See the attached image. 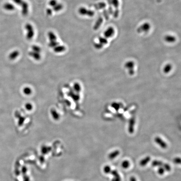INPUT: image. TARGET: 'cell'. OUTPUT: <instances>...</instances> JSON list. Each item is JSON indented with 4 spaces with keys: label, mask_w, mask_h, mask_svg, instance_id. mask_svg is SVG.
I'll return each mask as SVG.
<instances>
[{
    "label": "cell",
    "mask_w": 181,
    "mask_h": 181,
    "mask_svg": "<svg viewBox=\"0 0 181 181\" xmlns=\"http://www.w3.org/2000/svg\"><path fill=\"white\" fill-rule=\"evenodd\" d=\"M112 175H113L114 178H120V176L119 175L118 172L115 170H112L111 171L110 173Z\"/></svg>",
    "instance_id": "d6986e66"
},
{
    "label": "cell",
    "mask_w": 181,
    "mask_h": 181,
    "mask_svg": "<svg viewBox=\"0 0 181 181\" xmlns=\"http://www.w3.org/2000/svg\"><path fill=\"white\" fill-rule=\"evenodd\" d=\"M32 49H33V50L36 52H40L41 50L40 48L38 46H36V45L32 46Z\"/></svg>",
    "instance_id": "f546056e"
},
{
    "label": "cell",
    "mask_w": 181,
    "mask_h": 181,
    "mask_svg": "<svg viewBox=\"0 0 181 181\" xmlns=\"http://www.w3.org/2000/svg\"><path fill=\"white\" fill-rule=\"evenodd\" d=\"M120 153V152L119 150H115L112 153H109L108 156L109 159H113L118 157Z\"/></svg>",
    "instance_id": "9c48e42d"
},
{
    "label": "cell",
    "mask_w": 181,
    "mask_h": 181,
    "mask_svg": "<svg viewBox=\"0 0 181 181\" xmlns=\"http://www.w3.org/2000/svg\"><path fill=\"white\" fill-rule=\"evenodd\" d=\"M25 29L27 31V38L28 40H31L33 37L34 36V32L33 27L32 26V25L30 24H27L25 25Z\"/></svg>",
    "instance_id": "6da1fadb"
},
{
    "label": "cell",
    "mask_w": 181,
    "mask_h": 181,
    "mask_svg": "<svg viewBox=\"0 0 181 181\" xmlns=\"http://www.w3.org/2000/svg\"><path fill=\"white\" fill-rule=\"evenodd\" d=\"M112 3L116 8L118 10V5H119L118 1V0H112Z\"/></svg>",
    "instance_id": "f1b7e54d"
},
{
    "label": "cell",
    "mask_w": 181,
    "mask_h": 181,
    "mask_svg": "<svg viewBox=\"0 0 181 181\" xmlns=\"http://www.w3.org/2000/svg\"><path fill=\"white\" fill-rule=\"evenodd\" d=\"M130 166V163L129 161H127V160H125L124 161H123L122 163V166L123 168L125 169L128 168Z\"/></svg>",
    "instance_id": "e0dca14e"
},
{
    "label": "cell",
    "mask_w": 181,
    "mask_h": 181,
    "mask_svg": "<svg viewBox=\"0 0 181 181\" xmlns=\"http://www.w3.org/2000/svg\"><path fill=\"white\" fill-rule=\"evenodd\" d=\"M150 28V25L147 23H145L141 26V27L138 29V32H146L148 31Z\"/></svg>",
    "instance_id": "52a82bcc"
},
{
    "label": "cell",
    "mask_w": 181,
    "mask_h": 181,
    "mask_svg": "<svg viewBox=\"0 0 181 181\" xmlns=\"http://www.w3.org/2000/svg\"><path fill=\"white\" fill-rule=\"evenodd\" d=\"M20 6H21L22 10L21 13L23 15L27 16L29 12V5L27 3L24 1H23Z\"/></svg>",
    "instance_id": "3957f363"
},
{
    "label": "cell",
    "mask_w": 181,
    "mask_h": 181,
    "mask_svg": "<svg viewBox=\"0 0 181 181\" xmlns=\"http://www.w3.org/2000/svg\"><path fill=\"white\" fill-rule=\"evenodd\" d=\"M172 66L170 64H168L165 66L163 71L165 73H169L170 71L172 69Z\"/></svg>",
    "instance_id": "603a6c76"
},
{
    "label": "cell",
    "mask_w": 181,
    "mask_h": 181,
    "mask_svg": "<svg viewBox=\"0 0 181 181\" xmlns=\"http://www.w3.org/2000/svg\"><path fill=\"white\" fill-rule=\"evenodd\" d=\"M65 49V47L64 46H56L55 48V51L56 52H61L64 50Z\"/></svg>",
    "instance_id": "ac0fdd59"
},
{
    "label": "cell",
    "mask_w": 181,
    "mask_h": 181,
    "mask_svg": "<svg viewBox=\"0 0 181 181\" xmlns=\"http://www.w3.org/2000/svg\"><path fill=\"white\" fill-rule=\"evenodd\" d=\"M63 8V5L61 4H57L55 6L53 7V9L55 11L58 12L61 11Z\"/></svg>",
    "instance_id": "9a60e30c"
},
{
    "label": "cell",
    "mask_w": 181,
    "mask_h": 181,
    "mask_svg": "<svg viewBox=\"0 0 181 181\" xmlns=\"http://www.w3.org/2000/svg\"><path fill=\"white\" fill-rule=\"evenodd\" d=\"M162 167L165 169V170L167 171V172H169L171 170V167L168 163H163Z\"/></svg>",
    "instance_id": "ffe728a7"
},
{
    "label": "cell",
    "mask_w": 181,
    "mask_h": 181,
    "mask_svg": "<svg viewBox=\"0 0 181 181\" xmlns=\"http://www.w3.org/2000/svg\"><path fill=\"white\" fill-rule=\"evenodd\" d=\"M155 141L158 144L161 148L163 149H166L167 148V144L165 142L163 141L159 137H157L155 138Z\"/></svg>",
    "instance_id": "277c9868"
},
{
    "label": "cell",
    "mask_w": 181,
    "mask_h": 181,
    "mask_svg": "<svg viewBox=\"0 0 181 181\" xmlns=\"http://www.w3.org/2000/svg\"><path fill=\"white\" fill-rule=\"evenodd\" d=\"M151 159V157L149 156H147L140 161L139 164L141 166H146L147 163L150 161Z\"/></svg>",
    "instance_id": "8992f818"
},
{
    "label": "cell",
    "mask_w": 181,
    "mask_h": 181,
    "mask_svg": "<svg viewBox=\"0 0 181 181\" xmlns=\"http://www.w3.org/2000/svg\"><path fill=\"white\" fill-rule=\"evenodd\" d=\"M163 163L162 161H158V160H154L152 162V166L153 167L156 166H162L163 165Z\"/></svg>",
    "instance_id": "8fae6325"
},
{
    "label": "cell",
    "mask_w": 181,
    "mask_h": 181,
    "mask_svg": "<svg viewBox=\"0 0 181 181\" xmlns=\"http://www.w3.org/2000/svg\"><path fill=\"white\" fill-rule=\"evenodd\" d=\"M59 45V42H57L56 41H50L49 44V46L50 47H56L57 45Z\"/></svg>",
    "instance_id": "7402d4cb"
},
{
    "label": "cell",
    "mask_w": 181,
    "mask_h": 181,
    "mask_svg": "<svg viewBox=\"0 0 181 181\" xmlns=\"http://www.w3.org/2000/svg\"><path fill=\"white\" fill-rule=\"evenodd\" d=\"M46 13H47V15H51L52 14V9H51L50 8H48L46 10Z\"/></svg>",
    "instance_id": "1f68e13d"
},
{
    "label": "cell",
    "mask_w": 181,
    "mask_h": 181,
    "mask_svg": "<svg viewBox=\"0 0 181 181\" xmlns=\"http://www.w3.org/2000/svg\"><path fill=\"white\" fill-rule=\"evenodd\" d=\"M13 1L15 3H16L17 5H19V6L21 4V3L22 2V1H23V0H13Z\"/></svg>",
    "instance_id": "4dcf8cb0"
},
{
    "label": "cell",
    "mask_w": 181,
    "mask_h": 181,
    "mask_svg": "<svg viewBox=\"0 0 181 181\" xmlns=\"http://www.w3.org/2000/svg\"><path fill=\"white\" fill-rule=\"evenodd\" d=\"M58 3L56 0H50L49 3V6L53 7L55 6V5H56Z\"/></svg>",
    "instance_id": "4316f807"
},
{
    "label": "cell",
    "mask_w": 181,
    "mask_h": 181,
    "mask_svg": "<svg viewBox=\"0 0 181 181\" xmlns=\"http://www.w3.org/2000/svg\"><path fill=\"white\" fill-rule=\"evenodd\" d=\"M106 5L105 3H99V4H98L97 5H96L95 6V8L96 9H101V8H103Z\"/></svg>",
    "instance_id": "cb8c5ba5"
},
{
    "label": "cell",
    "mask_w": 181,
    "mask_h": 181,
    "mask_svg": "<svg viewBox=\"0 0 181 181\" xmlns=\"http://www.w3.org/2000/svg\"><path fill=\"white\" fill-rule=\"evenodd\" d=\"M112 170L111 167L109 166H105L104 168V172L105 174H110L111 171Z\"/></svg>",
    "instance_id": "44dd1931"
},
{
    "label": "cell",
    "mask_w": 181,
    "mask_h": 181,
    "mask_svg": "<svg viewBox=\"0 0 181 181\" xmlns=\"http://www.w3.org/2000/svg\"><path fill=\"white\" fill-rule=\"evenodd\" d=\"M165 171V170L162 166L159 167V169H158V173L160 175H163Z\"/></svg>",
    "instance_id": "d4e9b609"
},
{
    "label": "cell",
    "mask_w": 181,
    "mask_h": 181,
    "mask_svg": "<svg viewBox=\"0 0 181 181\" xmlns=\"http://www.w3.org/2000/svg\"><path fill=\"white\" fill-rule=\"evenodd\" d=\"M4 8L7 11H13L15 9V7L12 4L6 3L4 6Z\"/></svg>",
    "instance_id": "30bf717a"
},
{
    "label": "cell",
    "mask_w": 181,
    "mask_h": 181,
    "mask_svg": "<svg viewBox=\"0 0 181 181\" xmlns=\"http://www.w3.org/2000/svg\"><path fill=\"white\" fill-rule=\"evenodd\" d=\"M114 30L112 27H109L105 32V36L106 37H110L114 34Z\"/></svg>",
    "instance_id": "5b68a950"
},
{
    "label": "cell",
    "mask_w": 181,
    "mask_h": 181,
    "mask_svg": "<svg viewBox=\"0 0 181 181\" xmlns=\"http://www.w3.org/2000/svg\"><path fill=\"white\" fill-rule=\"evenodd\" d=\"M165 40L167 42H173L175 41V38L172 36L167 35L165 36Z\"/></svg>",
    "instance_id": "2e32d148"
},
{
    "label": "cell",
    "mask_w": 181,
    "mask_h": 181,
    "mask_svg": "<svg viewBox=\"0 0 181 181\" xmlns=\"http://www.w3.org/2000/svg\"><path fill=\"white\" fill-rule=\"evenodd\" d=\"M173 161L176 164H180V163H181V159L179 157L176 158H174V159Z\"/></svg>",
    "instance_id": "83f0119b"
},
{
    "label": "cell",
    "mask_w": 181,
    "mask_h": 181,
    "mask_svg": "<svg viewBox=\"0 0 181 181\" xmlns=\"http://www.w3.org/2000/svg\"><path fill=\"white\" fill-rule=\"evenodd\" d=\"M19 55V53L18 51H14L9 55V58L11 60L15 59Z\"/></svg>",
    "instance_id": "5bb4252c"
},
{
    "label": "cell",
    "mask_w": 181,
    "mask_h": 181,
    "mask_svg": "<svg viewBox=\"0 0 181 181\" xmlns=\"http://www.w3.org/2000/svg\"><path fill=\"white\" fill-rule=\"evenodd\" d=\"M79 12L82 15H87L89 17H92L94 15V12L93 11L86 9L84 7L80 8L79 9Z\"/></svg>",
    "instance_id": "7a4b0ae2"
},
{
    "label": "cell",
    "mask_w": 181,
    "mask_h": 181,
    "mask_svg": "<svg viewBox=\"0 0 181 181\" xmlns=\"http://www.w3.org/2000/svg\"><path fill=\"white\" fill-rule=\"evenodd\" d=\"M48 36L49 38L50 41H56L57 40V37L54 33L52 32H49L48 33Z\"/></svg>",
    "instance_id": "7c38bea8"
},
{
    "label": "cell",
    "mask_w": 181,
    "mask_h": 181,
    "mask_svg": "<svg viewBox=\"0 0 181 181\" xmlns=\"http://www.w3.org/2000/svg\"><path fill=\"white\" fill-rule=\"evenodd\" d=\"M135 121L134 119H131L130 122L128 131L130 133H133L134 132V127L135 125Z\"/></svg>",
    "instance_id": "ba28073f"
},
{
    "label": "cell",
    "mask_w": 181,
    "mask_h": 181,
    "mask_svg": "<svg viewBox=\"0 0 181 181\" xmlns=\"http://www.w3.org/2000/svg\"><path fill=\"white\" fill-rule=\"evenodd\" d=\"M102 18H101V17L99 18L98 19L97 21V22H96V23L94 25V30H96L99 28L100 25H101V23H102Z\"/></svg>",
    "instance_id": "4fadbf2b"
},
{
    "label": "cell",
    "mask_w": 181,
    "mask_h": 181,
    "mask_svg": "<svg viewBox=\"0 0 181 181\" xmlns=\"http://www.w3.org/2000/svg\"><path fill=\"white\" fill-rule=\"evenodd\" d=\"M99 44H100L101 45H103L105 44H106L107 43V40H106V39H105L104 38L101 37L99 39Z\"/></svg>",
    "instance_id": "484cf974"
},
{
    "label": "cell",
    "mask_w": 181,
    "mask_h": 181,
    "mask_svg": "<svg viewBox=\"0 0 181 181\" xmlns=\"http://www.w3.org/2000/svg\"><path fill=\"white\" fill-rule=\"evenodd\" d=\"M130 181H137L136 179H135V178L134 177V176H131V177L130 178Z\"/></svg>",
    "instance_id": "d6a6232c"
}]
</instances>
